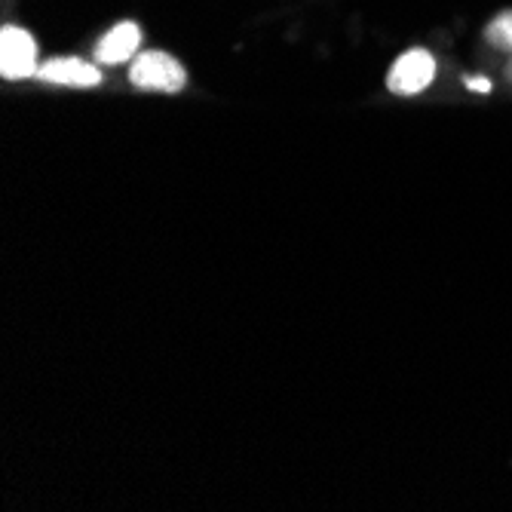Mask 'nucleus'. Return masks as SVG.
Instances as JSON below:
<instances>
[{
	"label": "nucleus",
	"instance_id": "f257e3e1",
	"mask_svg": "<svg viewBox=\"0 0 512 512\" xmlns=\"http://www.w3.org/2000/svg\"><path fill=\"white\" fill-rule=\"evenodd\" d=\"M129 80L132 86L148 89V92H181L184 83H188V71H184L178 59H172L169 53L148 50L142 56H135L129 68Z\"/></svg>",
	"mask_w": 512,
	"mask_h": 512
},
{
	"label": "nucleus",
	"instance_id": "f03ea898",
	"mask_svg": "<svg viewBox=\"0 0 512 512\" xmlns=\"http://www.w3.org/2000/svg\"><path fill=\"white\" fill-rule=\"evenodd\" d=\"M37 43L34 37L19 28V25H7L0 31V74L7 80H22L37 74Z\"/></svg>",
	"mask_w": 512,
	"mask_h": 512
},
{
	"label": "nucleus",
	"instance_id": "7ed1b4c3",
	"mask_svg": "<svg viewBox=\"0 0 512 512\" xmlns=\"http://www.w3.org/2000/svg\"><path fill=\"white\" fill-rule=\"evenodd\" d=\"M436 77V59L427 50H408L405 56L396 59L387 77V89L396 96H417L424 92Z\"/></svg>",
	"mask_w": 512,
	"mask_h": 512
},
{
	"label": "nucleus",
	"instance_id": "20e7f679",
	"mask_svg": "<svg viewBox=\"0 0 512 512\" xmlns=\"http://www.w3.org/2000/svg\"><path fill=\"white\" fill-rule=\"evenodd\" d=\"M37 77L43 83L56 86H77V89H92L102 83V71L83 59H50L37 68Z\"/></svg>",
	"mask_w": 512,
	"mask_h": 512
},
{
	"label": "nucleus",
	"instance_id": "39448f33",
	"mask_svg": "<svg viewBox=\"0 0 512 512\" xmlns=\"http://www.w3.org/2000/svg\"><path fill=\"white\" fill-rule=\"evenodd\" d=\"M138 43H142V28L135 22H120L99 40L96 62L99 65H123L138 53Z\"/></svg>",
	"mask_w": 512,
	"mask_h": 512
},
{
	"label": "nucleus",
	"instance_id": "423d86ee",
	"mask_svg": "<svg viewBox=\"0 0 512 512\" xmlns=\"http://www.w3.org/2000/svg\"><path fill=\"white\" fill-rule=\"evenodd\" d=\"M485 40L494 46V50H512V10L509 13H500L491 25H488V31H485Z\"/></svg>",
	"mask_w": 512,
	"mask_h": 512
},
{
	"label": "nucleus",
	"instance_id": "0eeeda50",
	"mask_svg": "<svg viewBox=\"0 0 512 512\" xmlns=\"http://www.w3.org/2000/svg\"><path fill=\"white\" fill-rule=\"evenodd\" d=\"M467 86H470L473 92H491V80H488V77H470Z\"/></svg>",
	"mask_w": 512,
	"mask_h": 512
},
{
	"label": "nucleus",
	"instance_id": "6e6552de",
	"mask_svg": "<svg viewBox=\"0 0 512 512\" xmlns=\"http://www.w3.org/2000/svg\"><path fill=\"white\" fill-rule=\"evenodd\" d=\"M506 80L512 83V59H509V65H506Z\"/></svg>",
	"mask_w": 512,
	"mask_h": 512
}]
</instances>
